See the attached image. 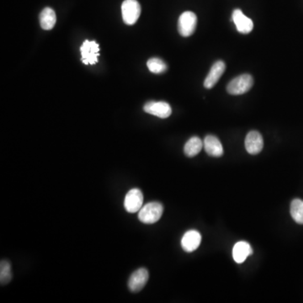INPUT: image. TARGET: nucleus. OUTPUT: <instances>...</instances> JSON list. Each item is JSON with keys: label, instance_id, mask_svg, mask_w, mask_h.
<instances>
[{"label": "nucleus", "instance_id": "nucleus-1", "mask_svg": "<svg viewBox=\"0 0 303 303\" xmlns=\"http://www.w3.org/2000/svg\"><path fill=\"white\" fill-rule=\"evenodd\" d=\"M164 212V207L159 202H149L143 206L138 212V219L145 224H153L159 221Z\"/></svg>", "mask_w": 303, "mask_h": 303}, {"label": "nucleus", "instance_id": "nucleus-2", "mask_svg": "<svg viewBox=\"0 0 303 303\" xmlns=\"http://www.w3.org/2000/svg\"><path fill=\"white\" fill-rule=\"evenodd\" d=\"M254 85V78L250 74H242L231 80L227 90L233 95H240L247 93Z\"/></svg>", "mask_w": 303, "mask_h": 303}, {"label": "nucleus", "instance_id": "nucleus-3", "mask_svg": "<svg viewBox=\"0 0 303 303\" xmlns=\"http://www.w3.org/2000/svg\"><path fill=\"white\" fill-rule=\"evenodd\" d=\"M123 21L128 26L134 25L141 14V5L136 0H125L122 5Z\"/></svg>", "mask_w": 303, "mask_h": 303}, {"label": "nucleus", "instance_id": "nucleus-4", "mask_svg": "<svg viewBox=\"0 0 303 303\" xmlns=\"http://www.w3.org/2000/svg\"><path fill=\"white\" fill-rule=\"evenodd\" d=\"M197 25V17L191 11L184 12L179 18L178 30L184 37H188L195 32Z\"/></svg>", "mask_w": 303, "mask_h": 303}, {"label": "nucleus", "instance_id": "nucleus-5", "mask_svg": "<svg viewBox=\"0 0 303 303\" xmlns=\"http://www.w3.org/2000/svg\"><path fill=\"white\" fill-rule=\"evenodd\" d=\"M82 61L85 65H94L98 63L99 44L94 41H85L80 47Z\"/></svg>", "mask_w": 303, "mask_h": 303}, {"label": "nucleus", "instance_id": "nucleus-6", "mask_svg": "<svg viewBox=\"0 0 303 303\" xmlns=\"http://www.w3.org/2000/svg\"><path fill=\"white\" fill-rule=\"evenodd\" d=\"M144 206V195L139 189L130 190L126 195L124 200L125 209L128 213H136Z\"/></svg>", "mask_w": 303, "mask_h": 303}, {"label": "nucleus", "instance_id": "nucleus-7", "mask_svg": "<svg viewBox=\"0 0 303 303\" xmlns=\"http://www.w3.org/2000/svg\"><path fill=\"white\" fill-rule=\"evenodd\" d=\"M144 111L157 117L165 119L172 114L171 106L164 101H150L144 106Z\"/></svg>", "mask_w": 303, "mask_h": 303}, {"label": "nucleus", "instance_id": "nucleus-8", "mask_svg": "<svg viewBox=\"0 0 303 303\" xmlns=\"http://www.w3.org/2000/svg\"><path fill=\"white\" fill-rule=\"evenodd\" d=\"M149 278L147 269L140 268L132 273L128 280V288L132 292H138L144 289Z\"/></svg>", "mask_w": 303, "mask_h": 303}, {"label": "nucleus", "instance_id": "nucleus-9", "mask_svg": "<svg viewBox=\"0 0 303 303\" xmlns=\"http://www.w3.org/2000/svg\"><path fill=\"white\" fill-rule=\"evenodd\" d=\"M263 148L264 140L260 133L257 131L249 132L245 138V148L248 153L256 155L260 153Z\"/></svg>", "mask_w": 303, "mask_h": 303}, {"label": "nucleus", "instance_id": "nucleus-10", "mask_svg": "<svg viewBox=\"0 0 303 303\" xmlns=\"http://www.w3.org/2000/svg\"><path fill=\"white\" fill-rule=\"evenodd\" d=\"M200 243V233L196 230H190L184 234L181 239V247L187 253H192L199 248Z\"/></svg>", "mask_w": 303, "mask_h": 303}, {"label": "nucleus", "instance_id": "nucleus-11", "mask_svg": "<svg viewBox=\"0 0 303 303\" xmlns=\"http://www.w3.org/2000/svg\"><path fill=\"white\" fill-rule=\"evenodd\" d=\"M233 21L235 24L238 32L242 34H249L254 29V22L246 16L239 9L234 10L233 13Z\"/></svg>", "mask_w": 303, "mask_h": 303}, {"label": "nucleus", "instance_id": "nucleus-12", "mask_svg": "<svg viewBox=\"0 0 303 303\" xmlns=\"http://www.w3.org/2000/svg\"><path fill=\"white\" fill-rule=\"evenodd\" d=\"M226 70V65L224 62L217 61L212 65L209 73L207 74V78L204 81L205 88L208 90L213 88L221 78V75L224 74Z\"/></svg>", "mask_w": 303, "mask_h": 303}, {"label": "nucleus", "instance_id": "nucleus-13", "mask_svg": "<svg viewBox=\"0 0 303 303\" xmlns=\"http://www.w3.org/2000/svg\"><path fill=\"white\" fill-rule=\"evenodd\" d=\"M203 144L206 153L211 157H219L224 154V148L216 136L208 135L205 137Z\"/></svg>", "mask_w": 303, "mask_h": 303}, {"label": "nucleus", "instance_id": "nucleus-14", "mask_svg": "<svg viewBox=\"0 0 303 303\" xmlns=\"http://www.w3.org/2000/svg\"><path fill=\"white\" fill-rule=\"evenodd\" d=\"M253 252H254L253 249L249 243L245 242V241H240L233 246V259L236 263H244L249 255L253 254Z\"/></svg>", "mask_w": 303, "mask_h": 303}, {"label": "nucleus", "instance_id": "nucleus-15", "mask_svg": "<svg viewBox=\"0 0 303 303\" xmlns=\"http://www.w3.org/2000/svg\"><path fill=\"white\" fill-rule=\"evenodd\" d=\"M39 19H40L41 27L44 30L49 31L52 30L56 25V13L51 8H45L43 11L41 12Z\"/></svg>", "mask_w": 303, "mask_h": 303}, {"label": "nucleus", "instance_id": "nucleus-16", "mask_svg": "<svg viewBox=\"0 0 303 303\" xmlns=\"http://www.w3.org/2000/svg\"><path fill=\"white\" fill-rule=\"evenodd\" d=\"M204 147L203 142L198 136H192L189 139L184 147V153L187 157H193L200 153L202 148Z\"/></svg>", "mask_w": 303, "mask_h": 303}, {"label": "nucleus", "instance_id": "nucleus-17", "mask_svg": "<svg viewBox=\"0 0 303 303\" xmlns=\"http://www.w3.org/2000/svg\"><path fill=\"white\" fill-rule=\"evenodd\" d=\"M290 212L294 221L296 224L303 225V200L301 199H294L291 203Z\"/></svg>", "mask_w": 303, "mask_h": 303}, {"label": "nucleus", "instance_id": "nucleus-18", "mask_svg": "<svg viewBox=\"0 0 303 303\" xmlns=\"http://www.w3.org/2000/svg\"><path fill=\"white\" fill-rule=\"evenodd\" d=\"M12 280L11 264L3 259L0 263V283L2 286L7 285Z\"/></svg>", "mask_w": 303, "mask_h": 303}, {"label": "nucleus", "instance_id": "nucleus-19", "mask_svg": "<svg viewBox=\"0 0 303 303\" xmlns=\"http://www.w3.org/2000/svg\"><path fill=\"white\" fill-rule=\"evenodd\" d=\"M147 66L150 72L156 74L165 73L167 70V65L165 62L157 57L149 59L147 63Z\"/></svg>", "mask_w": 303, "mask_h": 303}]
</instances>
